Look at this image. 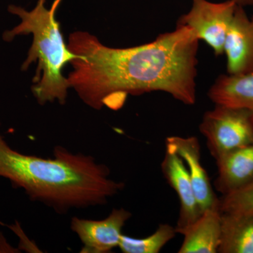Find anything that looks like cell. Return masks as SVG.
Segmentation results:
<instances>
[{
  "instance_id": "cell-1",
  "label": "cell",
  "mask_w": 253,
  "mask_h": 253,
  "mask_svg": "<svg viewBox=\"0 0 253 253\" xmlns=\"http://www.w3.org/2000/svg\"><path fill=\"white\" fill-rule=\"evenodd\" d=\"M199 41L191 28L178 24L151 42L129 48L109 47L88 32H74L68 38V49L76 55L68 86L96 110L119 109L128 95L152 91L194 105Z\"/></svg>"
},
{
  "instance_id": "cell-2",
  "label": "cell",
  "mask_w": 253,
  "mask_h": 253,
  "mask_svg": "<svg viewBox=\"0 0 253 253\" xmlns=\"http://www.w3.org/2000/svg\"><path fill=\"white\" fill-rule=\"evenodd\" d=\"M110 174L107 166L91 156L73 154L62 146L55 148L54 158L21 154L0 134V177L60 214L106 204L123 191L125 183L111 179Z\"/></svg>"
},
{
  "instance_id": "cell-3",
  "label": "cell",
  "mask_w": 253,
  "mask_h": 253,
  "mask_svg": "<svg viewBox=\"0 0 253 253\" xmlns=\"http://www.w3.org/2000/svg\"><path fill=\"white\" fill-rule=\"evenodd\" d=\"M46 0H38L36 7L27 11L21 6L10 5L8 10L16 15L21 23L11 31H5L3 39L11 42L18 36H33V43L21 70L26 71L32 63H38L32 91L40 104L54 102L64 104L68 96L67 78L63 69L76 57L65 43L56 13L62 0H54L51 7Z\"/></svg>"
},
{
  "instance_id": "cell-4",
  "label": "cell",
  "mask_w": 253,
  "mask_h": 253,
  "mask_svg": "<svg viewBox=\"0 0 253 253\" xmlns=\"http://www.w3.org/2000/svg\"><path fill=\"white\" fill-rule=\"evenodd\" d=\"M199 129L211 156L217 161L253 143V113L242 108L215 105L204 113Z\"/></svg>"
},
{
  "instance_id": "cell-5",
  "label": "cell",
  "mask_w": 253,
  "mask_h": 253,
  "mask_svg": "<svg viewBox=\"0 0 253 253\" xmlns=\"http://www.w3.org/2000/svg\"><path fill=\"white\" fill-rule=\"evenodd\" d=\"M237 5L234 0L222 2L192 0L191 9L178 19L176 24L191 28L199 40L212 48L216 56H220L224 54L226 33Z\"/></svg>"
},
{
  "instance_id": "cell-6",
  "label": "cell",
  "mask_w": 253,
  "mask_h": 253,
  "mask_svg": "<svg viewBox=\"0 0 253 253\" xmlns=\"http://www.w3.org/2000/svg\"><path fill=\"white\" fill-rule=\"evenodd\" d=\"M131 217L124 208L113 209L107 217L101 220L71 219V228L81 239V253H109L119 246L123 229Z\"/></svg>"
},
{
  "instance_id": "cell-7",
  "label": "cell",
  "mask_w": 253,
  "mask_h": 253,
  "mask_svg": "<svg viewBox=\"0 0 253 253\" xmlns=\"http://www.w3.org/2000/svg\"><path fill=\"white\" fill-rule=\"evenodd\" d=\"M166 149L161 170L168 184L175 191L179 199V217L174 227L176 234H181L199 219L202 211L196 199L185 163L175 152L167 147Z\"/></svg>"
},
{
  "instance_id": "cell-8",
  "label": "cell",
  "mask_w": 253,
  "mask_h": 253,
  "mask_svg": "<svg viewBox=\"0 0 253 253\" xmlns=\"http://www.w3.org/2000/svg\"><path fill=\"white\" fill-rule=\"evenodd\" d=\"M166 147L181 158L189 173L195 195L202 212L219 204L206 169L201 163V145L196 136H172L166 140Z\"/></svg>"
},
{
  "instance_id": "cell-9",
  "label": "cell",
  "mask_w": 253,
  "mask_h": 253,
  "mask_svg": "<svg viewBox=\"0 0 253 253\" xmlns=\"http://www.w3.org/2000/svg\"><path fill=\"white\" fill-rule=\"evenodd\" d=\"M228 74L253 72V24L243 6L237 5L224 43Z\"/></svg>"
},
{
  "instance_id": "cell-10",
  "label": "cell",
  "mask_w": 253,
  "mask_h": 253,
  "mask_svg": "<svg viewBox=\"0 0 253 253\" xmlns=\"http://www.w3.org/2000/svg\"><path fill=\"white\" fill-rule=\"evenodd\" d=\"M214 188L221 196L242 189L253 181V143L217 160Z\"/></svg>"
},
{
  "instance_id": "cell-11",
  "label": "cell",
  "mask_w": 253,
  "mask_h": 253,
  "mask_svg": "<svg viewBox=\"0 0 253 253\" xmlns=\"http://www.w3.org/2000/svg\"><path fill=\"white\" fill-rule=\"evenodd\" d=\"M221 212L219 204L205 210L199 219L181 233L179 253H217L221 237Z\"/></svg>"
},
{
  "instance_id": "cell-12",
  "label": "cell",
  "mask_w": 253,
  "mask_h": 253,
  "mask_svg": "<svg viewBox=\"0 0 253 253\" xmlns=\"http://www.w3.org/2000/svg\"><path fill=\"white\" fill-rule=\"evenodd\" d=\"M208 96L215 105L242 108L253 113V72L220 75Z\"/></svg>"
},
{
  "instance_id": "cell-13",
  "label": "cell",
  "mask_w": 253,
  "mask_h": 253,
  "mask_svg": "<svg viewBox=\"0 0 253 253\" xmlns=\"http://www.w3.org/2000/svg\"><path fill=\"white\" fill-rule=\"evenodd\" d=\"M219 253H253V212L221 213Z\"/></svg>"
},
{
  "instance_id": "cell-14",
  "label": "cell",
  "mask_w": 253,
  "mask_h": 253,
  "mask_svg": "<svg viewBox=\"0 0 253 253\" xmlns=\"http://www.w3.org/2000/svg\"><path fill=\"white\" fill-rule=\"evenodd\" d=\"M176 234L174 226L161 224L147 237L137 239L123 234L118 248L123 253H159Z\"/></svg>"
},
{
  "instance_id": "cell-15",
  "label": "cell",
  "mask_w": 253,
  "mask_h": 253,
  "mask_svg": "<svg viewBox=\"0 0 253 253\" xmlns=\"http://www.w3.org/2000/svg\"><path fill=\"white\" fill-rule=\"evenodd\" d=\"M221 213L253 212V181L234 192L219 199Z\"/></svg>"
},
{
  "instance_id": "cell-16",
  "label": "cell",
  "mask_w": 253,
  "mask_h": 253,
  "mask_svg": "<svg viewBox=\"0 0 253 253\" xmlns=\"http://www.w3.org/2000/svg\"><path fill=\"white\" fill-rule=\"evenodd\" d=\"M16 249H13L6 243L4 236L0 233V253H17Z\"/></svg>"
},
{
  "instance_id": "cell-17",
  "label": "cell",
  "mask_w": 253,
  "mask_h": 253,
  "mask_svg": "<svg viewBox=\"0 0 253 253\" xmlns=\"http://www.w3.org/2000/svg\"><path fill=\"white\" fill-rule=\"evenodd\" d=\"M234 1L239 6H253V0H234Z\"/></svg>"
},
{
  "instance_id": "cell-18",
  "label": "cell",
  "mask_w": 253,
  "mask_h": 253,
  "mask_svg": "<svg viewBox=\"0 0 253 253\" xmlns=\"http://www.w3.org/2000/svg\"><path fill=\"white\" fill-rule=\"evenodd\" d=\"M251 21H252V23H253V19L251 20Z\"/></svg>"
}]
</instances>
